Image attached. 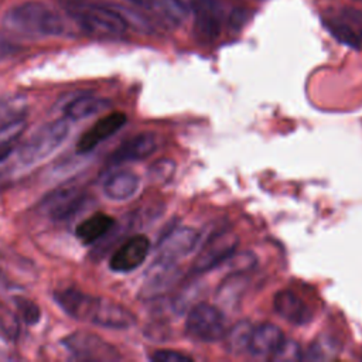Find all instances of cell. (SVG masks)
<instances>
[{"instance_id": "cell-2", "label": "cell", "mask_w": 362, "mask_h": 362, "mask_svg": "<svg viewBox=\"0 0 362 362\" xmlns=\"http://www.w3.org/2000/svg\"><path fill=\"white\" fill-rule=\"evenodd\" d=\"M3 24L11 31L28 35L58 37L68 33L66 21L57 10L34 0L24 1L7 10Z\"/></svg>"}, {"instance_id": "cell-13", "label": "cell", "mask_w": 362, "mask_h": 362, "mask_svg": "<svg viewBox=\"0 0 362 362\" xmlns=\"http://www.w3.org/2000/svg\"><path fill=\"white\" fill-rule=\"evenodd\" d=\"M194 8V28L201 40L212 41L221 33V23L223 17V7L218 0H195Z\"/></svg>"}, {"instance_id": "cell-19", "label": "cell", "mask_w": 362, "mask_h": 362, "mask_svg": "<svg viewBox=\"0 0 362 362\" xmlns=\"http://www.w3.org/2000/svg\"><path fill=\"white\" fill-rule=\"evenodd\" d=\"M115 226V219L106 214H95L85 221H82L76 229V238L85 243H93L102 239L105 235L109 233V230Z\"/></svg>"}, {"instance_id": "cell-10", "label": "cell", "mask_w": 362, "mask_h": 362, "mask_svg": "<svg viewBox=\"0 0 362 362\" xmlns=\"http://www.w3.org/2000/svg\"><path fill=\"white\" fill-rule=\"evenodd\" d=\"M181 277V269L174 260L156 259L148 267L140 290L143 298H154L168 291Z\"/></svg>"}, {"instance_id": "cell-1", "label": "cell", "mask_w": 362, "mask_h": 362, "mask_svg": "<svg viewBox=\"0 0 362 362\" xmlns=\"http://www.w3.org/2000/svg\"><path fill=\"white\" fill-rule=\"evenodd\" d=\"M54 298L69 317L83 322L109 329H127L136 324V315L124 305L78 288L55 291Z\"/></svg>"}, {"instance_id": "cell-30", "label": "cell", "mask_w": 362, "mask_h": 362, "mask_svg": "<svg viewBox=\"0 0 362 362\" xmlns=\"http://www.w3.org/2000/svg\"><path fill=\"white\" fill-rule=\"evenodd\" d=\"M272 359L276 361H298L303 359L301 346L293 339H284L279 349L273 354Z\"/></svg>"}, {"instance_id": "cell-26", "label": "cell", "mask_w": 362, "mask_h": 362, "mask_svg": "<svg viewBox=\"0 0 362 362\" xmlns=\"http://www.w3.org/2000/svg\"><path fill=\"white\" fill-rule=\"evenodd\" d=\"M257 263V257L255 253L252 252H240V253H232L223 264L228 266V272L229 273H247L249 270H252Z\"/></svg>"}, {"instance_id": "cell-9", "label": "cell", "mask_w": 362, "mask_h": 362, "mask_svg": "<svg viewBox=\"0 0 362 362\" xmlns=\"http://www.w3.org/2000/svg\"><path fill=\"white\" fill-rule=\"evenodd\" d=\"M150 240L146 235L127 238L110 256L109 267L116 273H129L140 267L150 253Z\"/></svg>"}, {"instance_id": "cell-15", "label": "cell", "mask_w": 362, "mask_h": 362, "mask_svg": "<svg viewBox=\"0 0 362 362\" xmlns=\"http://www.w3.org/2000/svg\"><path fill=\"white\" fill-rule=\"evenodd\" d=\"M273 308L284 321L294 325L308 324L313 318V311L307 303L293 290L284 288L274 294Z\"/></svg>"}, {"instance_id": "cell-29", "label": "cell", "mask_w": 362, "mask_h": 362, "mask_svg": "<svg viewBox=\"0 0 362 362\" xmlns=\"http://www.w3.org/2000/svg\"><path fill=\"white\" fill-rule=\"evenodd\" d=\"M25 129V120L23 117L0 126V144L17 143Z\"/></svg>"}, {"instance_id": "cell-21", "label": "cell", "mask_w": 362, "mask_h": 362, "mask_svg": "<svg viewBox=\"0 0 362 362\" xmlns=\"http://www.w3.org/2000/svg\"><path fill=\"white\" fill-rule=\"evenodd\" d=\"M252 329H253V325L247 320H240V321L235 322L230 328L226 329V332L222 338L225 351L232 355H239V354L247 352Z\"/></svg>"}, {"instance_id": "cell-17", "label": "cell", "mask_w": 362, "mask_h": 362, "mask_svg": "<svg viewBox=\"0 0 362 362\" xmlns=\"http://www.w3.org/2000/svg\"><path fill=\"white\" fill-rule=\"evenodd\" d=\"M140 177L130 170H117L110 173L103 184V194L112 201H127L133 198L140 189Z\"/></svg>"}, {"instance_id": "cell-23", "label": "cell", "mask_w": 362, "mask_h": 362, "mask_svg": "<svg viewBox=\"0 0 362 362\" xmlns=\"http://www.w3.org/2000/svg\"><path fill=\"white\" fill-rule=\"evenodd\" d=\"M150 10H154L174 25L184 23L188 16V8L182 0H150Z\"/></svg>"}, {"instance_id": "cell-11", "label": "cell", "mask_w": 362, "mask_h": 362, "mask_svg": "<svg viewBox=\"0 0 362 362\" xmlns=\"http://www.w3.org/2000/svg\"><path fill=\"white\" fill-rule=\"evenodd\" d=\"M199 232L191 226H178L165 233L157 245L156 259L177 262L195 250L199 242Z\"/></svg>"}, {"instance_id": "cell-27", "label": "cell", "mask_w": 362, "mask_h": 362, "mask_svg": "<svg viewBox=\"0 0 362 362\" xmlns=\"http://www.w3.org/2000/svg\"><path fill=\"white\" fill-rule=\"evenodd\" d=\"M175 161L171 158H160L153 163L148 168V178L153 182H165L168 181L175 173Z\"/></svg>"}, {"instance_id": "cell-25", "label": "cell", "mask_w": 362, "mask_h": 362, "mask_svg": "<svg viewBox=\"0 0 362 362\" xmlns=\"http://www.w3.org/2000/svg\"><path fill=\"white\" fill-rule=\"evenodd\" d=\"M324 27L339 42H342L346 47H351L354 49H361L362 41L359 38V34H356L346 23L331 20V21H324Z\"/></svg>"}, {"instance_id": "cell-4", "label": "cell", "mask_w": 362, "mask_h": 362, "mask_svg": "<svg viewBox=\"0 0 362 362\" xmlns=\"http://www.w3.org/2000/svg\"><path fill=\"white\" fill-rule=\"evenodd\" d=\"M69 124L66 119H58L38 127L18 148V163L30 167L38 164L52 154L68 137Z\"/></svg>"}, {"instance_id": "cell-7", "label": "cell", "mask_w": 362, "mask_h": 362, "mask_svg": "<svg viewBox=\"0 0 362 362\" xmlns=\"http://www.w3.org/2000/svg\"><path fill=\"white\" fill-rule=\"evenodd\" d=\"M86 201L85 189L79 184H64L49 192L42 201L41 208L55 221H65L72 218Z\"/></svg>"}, {"instance_id": "cell-12", "label": "cell", "mask_w": 362, "mask_h": 362, "mask_svg": "<svg viewBox=\"0 0 362 362\" xmlns=\"http://www.w3.org/2000/svg\"><path fill=\"white\" fill-rule=\"evenodd\" d=\"M158 150V137L151 132H143L124 140L109 157V163L113 165L141 161L153 156Z\"/></svg>"}, {"instance_id": "cell-35", "label": "cell", "mask_w": 362, "mask_h": 362, "mask_svg": "<svg viewBox=\"0 0 362 362\" xmlns=\"http://www.w3.org/2000/svg\"><path fill=\"white\" fill-rule=\"evenodd\" d=\"M17 143H4V144H0V163H3L14 150Z\"/></svg>"}, {"instance_id": "cell-28", "label": "cell", "mask_w": 362, "mask_h": 362, "mask_svg": "<svg viewBox=\"0 0 362 362\" xmlns=\"http://www.w3.org/2000/svg\"><path fill=\"white\" fill-rule=\"evenodd\" d=\"M14 303H16V307H17L23 321L27 325H35L40 321L41 311L34 301L24 298V297H14Z\"/></svg>"}, {"instance_id": "cell-6", "label": "cell", "mask_w": 362, "mask_h": 362, "mask_svg": "<svg viewBox=\"0 0 362 362\" xmlns=\"http://www.w3.org/2000/svg\"><path fill=\"white\" fill-rule=\"evenodd\" d=\"M61 344L81 361L106 362L120 359V355L113 345L89 331H75L62 338Z\"/></svg>"}, {"instance_id": "cell-16", "label": "cell", "mask_w": 362, "mask_h": 362, "mask_svg": "<svg viewBox=\"0 0 362 362\" xmlns=\"http://www.w3.org/2000/svg\"><path fill=\"white\" fill-rule=\"evenodd\" d=\"M284 339V332L276 324L262 322L252 329L247 352L255 358H272Z\"/></svg>"}, {"instance_id": "cell-20", "label": "cell", "mask_w": 362, "mask_h": 362, "mask_svg": "<svg viewBox=\"0 0 362 362\" xmlns=\"http://www.w3.org/2000/svg\"><path fill=\"white\" fill-rule=\"evenodd\" d=\"M110 106L107 99H102L89 93L81 95L79 98L71 100L65 106V115L71 120H82L95 113H99Z\"/></svg>"}, {"instance_id": "cell-33", "label": "cell", "mask_w": 362, "mask_h": 362, "mask_svg": "<svg viewBox=\"0 0 362 362\" xmlns=\"http://www.w3.org/2000/svg\"><path fill=\"white\" fill-rule=\"evenodd\" d=\"M20 49V45L13 42L3 31H0V55H10L13 52H17Z\"/></svg>"}, {"instance_id": "cell-5", "label": "cell", "mask_w": 362, "mask_h": 362, "mask_svg": "<svg viewBox=\"0 0 362 362\" xmlns=\"http://www.w3.org/2000/svg\"><path fill=\"white\" fill-rule=\"evenodd\" d=\"M226 329V318L216 305L198 303L187 314L185 334L197 342L212 344L222 341Z\"/></svg>"}, {"instance_id": "cell-22", "label": "cell", "mask_w": 362, "mask_h": 362, "mask_svg": "<svg viewBox=\"0 0 362 362\" xmlns=\"http://www.w3.org/2000/svg\"><path fill=\"white\" fill-rule=\"evenodd\" d=\"M339 352V345L334 337L322 335L317 338L310 346L303 351L304 361H327L337 356Z\"/></svg>"}, {"instance_id": "cell-32", "label": "cell", "mask_w": 362, "mask_h": 362, "mask_svg": "<svg viewBox=\"0 0 362 362\" xmlns=\"http://www.w3.org/2000/svg\"><path fill=\"white\" fill-rule=\"evenodd\" d=\"M246 17H247V14H246L245 10H242V8L232 10V13H230V16L228 18L229 28L233 30V31H239L243 27L245 21H246Z\"/></svg>"}, {"instance_id": "cell-24", "label": "cell", "mask_w": 362, "mask_h": 362, "mask_svg": "<svg viewBox=\"0 0 362 362\" xmlns=\"http://www.w3.org/2000/svg\"><path fill=\"white\" fill-rule=\"evenodd\" d=\"M27 99L21 95H8L0 98V126L24 116Z\"/></svg>"}, {"instance_id": "cell-3", "label": "cell", "mask_w": 362, "mask_h": 362, "mask_svg": "<svg viewBox=\"0 0 362 362\" xmlns=\"http://www.w3.org/2000/svg\"><path fill=\"white\" fill-rule=\"evenodd\" d=\"M66 13L83 33L93 37H119L129 27L117 7L74 1L66 6Z\"/></svg>"}, {"instance_id": "cell-37", "label": "cell", "mask_w": 362, "mask_h": 362, "mask_svg": "<svg viewBox=\"0 0 362 362\" xmlns=\"http://www.w3.org/2000/svg\"><path fill=\"white\" fill-rule=\"evenodd\" d=\"M359 38H361V41H362V31L359 33Z\"/></svg>"}, {"instance_id": "cell-14", "label": "cell", "mask_w": 362, "mask_h": 362, "mask_svg": "<svg viewBox=\"0 0 362 362\" xmlns=\"http://www.w3.org/2000/svg\"><path fill=\"white\" fill-rule=\"evenodd\" d=\"M127 122V116L123 112H113L103 117H100L90 129H88L76 143V151L79 154L90 153L99 143L107 140L116 132H119L124 123Z\"/></svg>"}, {"instance_id": "cell-18", "label": "cell", "mask_w": 362, "mask_h": 362, "mask_svg": "<svg viewBox=\"0 0 362 362\" xmlns=\"http://www.w3.org/2000/svg\"><path fill=\"white\" fill-rule=\"evenodd\" d=\"M247 284H249V279L246 273H239V272L229 273L221 281L216 290L215 298L222 307L233 308L240 303Z\"/></svg>"}, {"instance_id": "cell-8", "label": "cell", "mask_w": 362, "mask_h": 362, "mask_svg": "<svg viewBox=\"0 0 362 362\" xmlns=\"http://www.w3.org/2000/svg\"><path fill=\"white\" fill-rule=\"evenodd\" d=\"M236 247L238 238L233 233L222 230L212 235L195 257L191 272L194 274H199L219 267L232 253L236 252Z\"/></svg>"}, {"instance_id": "cell-36", "label": "cell", "mask_w": 362, "mask_h": 362, "mask_svg": "<svg viewBox=\"0 0 362 362\" xmlns=\"http://www.w3.org/2000/svg\"><path fill=\"white\" fill-rule=\"evenodd\" d=\"M137 7H143V8H150V0H126Z\"/></svg>"}, {"instance_id": "cell-31", "label": "cell", "mask_w": 362, "mask_h": 362, "mask_svg": "<svg viewBox=\"0 0 362 362\" xmlns=\"http://www.w3.org/2000/svg\"><path fill=\"white\" fill-rule=\"evenodd\" d=\"M150 359L154 362H191L192 358L187 354L173 349H158L150 355Z\"/></svg>"}, {"instance_id": "cell-34", "label": "cell", "mask_w": 362, "mask_h": 362, "mask_svg": "<svg viewBox=\"0 0 362 362\" xmlns=\"http://www.w3.org/2000/svg\"><path fill=\"white\" fill-rule=\"evenodd\" d=\"M342 14L345 16L346 20H351L352 23L356 24H362V11L361 10H355V8H344Z\"/></svg>"}]
</instances>
